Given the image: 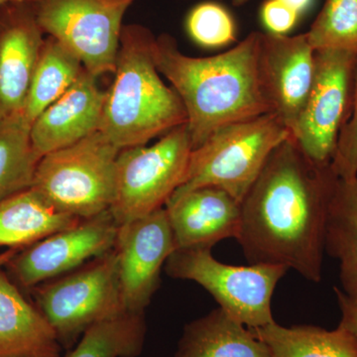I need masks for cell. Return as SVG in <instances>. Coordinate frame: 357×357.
<instances>
[{"instance_id":"cell-31","label":"cell","mask_w":357,"mask_h":357,"mask_svg":"<svg viewBox=\"0 0 357 357\" xmlns=\"http://www.w3.org/2000/svg\"><path fill=\"white\" fill-rule=\"evenodd\" d=\"M18 252L20 250L17 249H7L6 252L0 253V269L6 268L7 263L10 261Z\"/></svg>"},{"instance_id":"cell-17","label":"cell","mask_w":357,"mask_h":357,"mask_svg":"<svg viewBox=\"0 0 357 357\" xmlns=\"http://www.w3.org/2000/svg\"><path fill=\"white\" fill-rule=\"evenodd\" d=\"M61 349L44 314L0 269V357H60Z\"/></svg>"},{"instance_id":"cell-5","label":"cell","mask_w":357,"mask_h":357,"mask_svg":"<svg viewBox=\"0 0 357 357\" xmlns=\"http://www.w3.org/2000/svg\"><path fill=\"white\" fill-rule=\"evenodd\" d=\"M119 151L100 131L40 159L32 187L57 210L86 220L109 211Z\"/></svg>"},{"instance_id":"cell-19","label":"cell","mask_w":357,"mask_h":357,"mask_svg":"<svg viewBox=\"0 0 357 357\" xmlns=\"http://www.w3.org/2000/svg\"><path fill=\"white\" fill-rule=\"evenodd\" d=\"M175 357H270L250 328L220 309L185 326Z\"/></svg>"},{"instance_id":"cell-26","label":"cell","mask_w":357,"mask_h":357,"mask_svg":"<svg viewBox=\"0 0 357 357\" xmlns=\"http://www.w3.org/2000/svg\"><path fill=\"white\" fill-rule=\"evenodd\" d=\"M188 34L204 48L227 46L236 40V23L225 7L215 2H203L188 14Z\"/></svg>"},{"instance_id":"cell-32","label":"cell","mask_w":357,"mask_h":357,"mask_svg":"<svg viewBox=\"0 0 357 357\" xmlns=\"http://www.w3.org/2000/svg\"><path fill=\"white\" fill-rule=\"evenodd\" d=\"M231 1L232 6H243L246 2H248V0H230Z\"/></svg>"},{"instance_id":"cell-16","label":"cell","mask_w":357,"mask_h":357,"mask_svg":"<svg viewBox=\"0 0 357 357\" xmlns=\"http://www.w3.org/2000/svg\"><path fill=\"white\" fill-rule=\"evenodd\" d=\"M176 249L213 248L237 238L241 203L220 188L204 187L170 199L166 204Z\"/></svg>"},{"instance_id":"cell-25","label":"cell","mask_w":357,"mask_h":357,"mask_svg":"<svg viewBox=\"0 0 357 357\" xmlns=\"http://www.w3.org/2000/svg\"><path fill=\"white\" fill-rule=\"evenodd\" d=\"M306 34L314 51L357 54V0H325Z\"/></svg>"},{"instance_id":"cell-1","label":"cell","mask_w":357,"mask_h":357,"mask_svg":"<svg viewBox=\"0 0 357 357\" xmlns=\"http://www.w3.org/2000/svg\"><path fill=\"white\" fill-rule=\"evenodd\" d=\"M338 180L332 164L312 162L293 137L275 148L241 203L236 241L248 262L282 265L321 282Z\"/></svg>"},{"instance_id":"cell-21","label":"cell","mask_w":357,"mask_h":357,"mask_svg":"<svg viewBox=\"0 0 357 357\" xmlns=\"http://www.w3.org/2000/svg\"><path fill=\"white\" fill-rule=\"evenodd\" d=\"M325 251L340 263V290L357 296V178L338 180L326 223Z\"/></svg>"},{"instance_id":"cell-27","label":"cell","mask_w":357,"mask_h":357,"mask_svg":"<svg viewBox=\"0 0 357 357\" xmlns=\"http://www.w3.org/2000/svg\"><path fill=\"white\" fill-rule=\"evenodd\" d=\"M332 166L338 178H357V63L354 76V107L349 121L340 132Z\"/></svg>"},{"instance_id":"cell-15","label":"cell","mask_w":357,"mask_h":357,"mask_svg":"<svg viewBox=\"0 0 357 357\" xmlns=\"http://www.w3.org/2000/svg\"><path fill=\"white\" fill-rule=\"evenodd\" d=\"M107 91L83 70L76 83L33 121L30 139L40 159L70 146L100 129Z\"/></svg>"},{"instance_id":"cell-4","label":"cell","mask_w":357,"mask_h":357,"mask_svg":"<svg viewBox=\"0 0 357 357\" xmlns=\"http://www.w3.org/2000/svg\"><path fill=\"white\" fill-rule=\"evenodd\" d=\"M289 137L290 131L273 114L218 129L192 150L182 182L170 199L215 187L241 203L275 148Z\"/></svg>"},{"instance_id":"cell-33","label":"cell","mask_w":357,"mask_h":357,"mask_svg":"<svg viewBox=\"0 0 357 357\" xmlns=\"http://www.w3.org/2000/svg\"><path fill=\"white\" fill-rule=\"evenodd\" d=\"M16 1L35 2L36 0H16Z\"/></svg>"},{"instance_id":"cell-2","label":"cell","mask_w":357,"mask_h":357,"mask_svg":"<svg viewBox=\"0 0 357 357\" xmlns=\"http://www.w3.org/2000/svg\"><path fill=\"white\" fill-rule=\"evenodd\" d=\"M260 36L251 32L230 50L206 58L185 55L171 35L156 37L157 69L182 100L192 149L218 129L271 114L258 72Z\"/></svg>"},{"instance_id":"cell-29","label":"cell","mask_w":357,"mask_h":357,"mask_svg":"<svg viewBox=\"0 0 357 357\" xmlns=\"http://www.w3.org/2000/svg\"><path fill=\"white\" fill-rule=\"evenodd\" d=\"M340 310V328L357 337V296H349L340 288H333Z\"/></svg>"},{"instance_id":"cell-7","label":"cell","mask_w":357,"mask_h":357,"mask_svg":"<svg viewBox=\"0 0 357 357\" xmlns=\"http://www.w3.org/2000/svg\"><path fill=\"white\" fill-rule=\"evenodd\" d=\"M164 269L171 278L198 283L220 309L249 328L274 323L272 297L289 270L282 265L225 264L213 257L211 248L175 249Z\"/></svg>"},{"instance_id":"cell-34","label":"cell","mask_w":357,"mask_h":357,"mask_svg":"<svg viewBox=\"0 0 357 357\" xmlns=\"http://www.w3.org/2000/svg\"><path fill=\"white\" fill-rule=\"evenodd\" d=\"M7 0H0V6H1V4H3L4 2H6Z\"/></svg>"},{"instance_id":"cell-12","label":"cell","mask_w":357,"mask_h":357,"mask_svg":"<svg viewBox=\"0 0 357 357\" xmlns=\"http://www.w3.org/2000/svg\"><path fill=\"white\" fill-rule=\"evenodd\" d=\"M114 249L124 309L144 314L158 290L162 269L176 249L166 208L119 225Z\"/></svg>"},{"instance_id":"cell-30","label":"cell","mask_w":357,"mask_h":357,"mask_svg":"<svg viewBox=\"0 0 357 357\" xmlns=\"http://www.w3.org/2000/svg\"><path fill=\"white\" fill-rule=\"evenodd\" d=\"M298 14L305 13L312 6V0H280Z\"/></svg>"},{"instance_id":"cell-28","label":"cell","mask_w":357,"mask_h":357,"mask_svg":"<svg viewBox=\"0 0 357 357\" xmlns=\"http://www.w3.org/2000/svg\"><path fill=\"white\" fill-rule=\"evenodd\" d=\"M300 14L280 0H265L261 7V18L269 33L286 35L295 27Z\"/></svg>"},{"instance_id":"cell-8","label":"cell","mask_w":357,"mask_h":357,"mask_svg":"<svg viewBox=\"0 0 357 357\" xmlns=\"http://www.w3.org/2000/svg\"><path fill=\"white\" fill-rule=\"evenodd\" d=\"M192 150L187 124L169 131L151 146L121 150L109 208L115 222L124 225L165 208L182 182Z\"/></svg>"},{"instance_id":"cell-9","label":"cell","mask_w":357,"mask_h":357,"mask_svg":"<svg viewBox=\"0 0 357 357\" xmlns=\"http://www.w3.org/2000/svg\"><path fill=\"white\" fill-rule=\"evenodd\" d=\"M137 0H36L37 22L45 35L72 52L96 77L114 74L122 21Z\"/></svg>"},{"instance_id":"cell-18","label":"cell","mask_w":357,"mask_h":357,"mask_svg":"<svg viewBox=\"0 0 357 357\" xmlns=\"http://www.w3.org/2000/svg\"><path fill=\"white\" fill-rule=\"evenodd\" d=\"M82 220L57 210L29 188L0 201V248L21 251Z\"/></svg>"},{"instance_id":"cell-22","label":"cell","mask_w":357,"mask_h":357,"mask_svg":"<svg viewBox=\"0 0 357 357\" xmlns=\"http://www.w3.org/2000/svg\"><path fill=\"white\" fill-rule=\"evenodd\" d=\"M84 70L81 61L53 37L43 47L22 114L30 124L73 86Z\"/></svg>"},{"instance_id":"cell-10","label":"cell","mask_w":357,"mask_h":357,"mask_svg":"<svg viewBox=\"0 0 357 357\" xmlns=\"http://www.w3.org/2000/svg\"><path fill=\"white\" fill-rule=\"evenodd\" d=\"M356 63L352 52L316 51L314 82L292 135L314 163L332 164L354 107Z\"/></svg>"},{"instance_id":"cell-13","label":"cell","mask_w":357,"mask_h":357,"mask_svg":"<svg viewBox=\"0 0 357 357\" xmlns=\"http://www.w3.org/2000/svg\"><path fill=\"white\" fill-rule=\"evenodd\" d=\"M316 51L306 33L287 36L261 33L260 36V86L271 114L276 115L291 135L311 91Z\"/></svg>"},{"instance_id":"cell-23","label":"cell","mask_w":357,"mask_h":357,"mask_svg":"<svg viewBox=\"0 0 357 357\" xmlns=\"http://www.w3.org/2000/svg\"><path fill=\"white\" fill-rule=\"evenodd\" d=\"M22 112L0 119V201L32 187L40 158Z\"/></svg>"},{"instance_id":"cell-14","label":"cell","mask_w":357,"mask_h":357,"mask_svg":"<svg viewBox=\"0 0 357 357\" xmlns=\"http://www.w3.org/2000/svg\"><path fill=\"white\" fill-rule=\"evenodd\" d=\"M33 2L0 6V119L22 112L43 47Z\"/></svg>"},{"instance_id":"cell-20","label":"cell","mask_w":357,"mask_h":357,"mask_svg":"<svg viewBox=\"0 0 357 357\" xmlns=\"http://www.w3.org/2000/svg\"><path fill=\"white\" fill-rule=\"evenodd\" d=\"M266 345L270 357H357V337L337 326L333 331L274 323L250 328Z\"/></svg>"},{"instance_id":"cell-6","label":"cell","mask_w":357,"mask_h":357,"mask_svg":"<svg viewBox=\"0 0 357 357\" xmlns=\"http://www.w3.org/2000/svg\"><path fill=\"white\" fill-rule=\"evenodd\" d=\"M30 290L62 347L91 326L126 314L114 249Z\"/></svg>"},{"instance_id":"cell-24","label":"cell","mask_w":357,"mask_h":357,"mask_svg":"<svg viewBox=\"0 0 357 357\" xmlns=\"http://www.w3.org/2000/svg\"><path fill=\"white\" fill-rule=\"evenodd\" d=\"M145 335L144 314L126 312L91 326L67 357H137Z\"/></svg>"},{"instance_id":"cell-11","label":"cell","mask_w":357,"mask_h":357,"mask_svg":"<svg viewBox=\"0 0 357 357\" xmlns=\"http://www.w3.org/2000/svg\"><path fill=\"white\" fill-rule=\"evenodd\" d=\"M117 229L110 211H105L23 249L6 267L22 287H36L112 251Z\"/></svg>"},{"instance_id":"cell-3","label":"cell","mask_w":357,"mask_h":357,"mask_svg":"<svg viewBox=\"0 0 357 357\" xmlns=\"http://www.w3.org/2000/svg\"><path fill=\"white\" fill-rule=\"evenodd\" d=\"M155 41L144 26L122 27L114 79L98 129L119 150L146 145L187 123L182 100L157 69Z\"/></svg>"}]
</instances>
